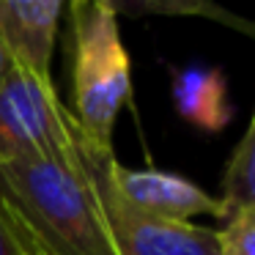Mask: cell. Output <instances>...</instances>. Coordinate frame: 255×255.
<instances>
[{
	"label": "cell",
	"instance_id": "cell-1",
	"mask_svg": "<svg viewBox=\"0 0 255 255\" xmlns=\"http://www.w3.org/2000/svg\"><path fill=\"white\" fill-rule=\"evenodd\" d=\"M91 165L28 159L0 165V211L25 228L47 255H121Z\"/></svg>",
	"mask_w": 255,
	"mask_h": 255
},
{
	"label": "cell",
	"instance_id": "cell-2",
	"mask_svg": "<svg viewBox=\"0 0 255 255\" xmlns=\"http://www.w3.org/2000/svg\"><path fill=\"white\" fill-rule=\"evenodd\" d=\"M72 113L102 145H113V127L132 96V63L118 17L102 0H69Z\"/></svg>",
	"mask_w": 255,
	"mask_h": 255
},
{
	"label": "cell",
	"instance_id": "cell-3",
	"mask_svg": "<svg viewBox=\"0 0 255 255\" xmlns=\"http://www.w3.org/2000/svg\"><path fill=\"white\" fill-rule=\"evenodd\" d=\"M107 151L113 145L96 143L80 127L52 77L17 63L0 77V165L28 159L91 165Z\"/></svg>",
	"mask_w": 255,
	"mask_h": 255
},
{
	"label": "cell",
	"instance_id": "cell-4",
	"mask_svg": "<svg viewBox=\"0 0 255 255\" xmlns=\"http://www.w3.org/2000/svg\"><path fill=\"white\" fill-rule=\"evenodd\" d=\"M116 154H110L96 170V189H99L105 214L110 220L121 255H220L217 231L195 222L162 220L127 206L107 181V167Z\"/></svg>",
	"mask_w": 255,
	"mask_h": 255
},
{
	"label": "cell",
	"instance_id": "cell-5",
	"mask_svg": "<svg viewBox=\"0 0 255 255\" xmlns=\"http://www.w3.org/2000/svg\"><path fill=\"white\" fill-rule=\"evenodd\" d=\"M107 181L124 203L143 214L178 222H192V217L225 220L222 203L214 195L203 192L195 181L176 176V173L151 170V167L132 170V167H124L118 159H113V165L107 167Z\"/></svg>",
	"mask_w": 255,
	"mask_h": 255
},
{
	"label": "cell",
	"instance_id": "cell-6",
	"mask_svg": "<svg viewBox=\"0 0 255 255\" xmlns=\"http://www.w3.org/2000/svg\"><path fill=\"white\" fill-rule=\"evenodd\" d=\"M69 0H0V39L8 58L41 77H52L58 22Z\"/></svg>",
	"mask_w": 255,
	"mask_h": 255
},
{
	"label": "cell",
	"instance_id": "cell-7",
	"mask_svg": "<svg viewBox=\"0 0 255 255\" xmlns=\"http://www.w3.org/2000/svg\"><path fill=\"white\" fill-rule=\"evenodd\" d=\"M173 105L200 132L217 134L233 121L228 83L220 66H184L173 72Z\"/></svg>",
	"mask_w": 255,
	"mask_h": 255
},
{
	"label": "cell",
	"instance_id": "cell-8",
	"mask_svg": "<svg viewBox=\"0 0 255 255\" xmlns=\"http://www.w3.org/2000/svg\"><path fill=\"white\" fill-rule=\"evenodd\" d=\"M116 17H200L211 19L217 25L236 30L244 36H255V28L250 19L233 14L217 0H102Z\"/></svg>",
	"mask_w": 255,
	"mask_h": 255
},
{
	"label": "cell",
	"instance_id": "cell-9",
	"mask_svg": "<svg viewBox=\"0 0 255 255\" xmlns=\"http://www.w3.org/2000/svg\"><path fill=\"white\" fill-rule=\"evenodd\" d=\"M220 184L222 192L217 200L222 203L225 217L239 209L255 206V121L247 124L236 148L231 151Z\"/></svg>",
	"mask_w": 255,
	"mask_h": 255
},
{
	"label": "cell",
	"instance_id": "cell-10",
	"mask_svg": "<svg viewBox=\"0 0 255 255\" xmlns=\"http://www.w3.org/2000/svg\"><path fill=\"white\" fill-rule=\"evenodd\" d=\"M220 255H255V206L225 217V228L217 231Z\"/></svg>",
	"mask_w": 255,
	"mask_h": 255
},
{
	"label": "cell",
	"instance_id": "cell-11",
	"mask_svg": "<svg viewBox=\"0 0 255 255\" xmlns=\"http://www.w3.org/2000/svg\"><path fill=\"white\" fill-rule=\"evenodd\" d=\"M3 220H6L8 231H11V239H14V244H17V253L19 255H47V250L41 247V244L36 242V239L30 236L19 222H14L8 214H3Z\"/></svg>",
	"mask_w": 255,
	"mask_h": 255
},
{
	"label": "cell",
	"instance_id": "cell-12",
	"mask_svg": "<svg viewBox=\"0 0 255 255\" xmlns=\"http://www.w3.org/2000/svg\"><path fill=\"white\" fill-rule=\"evenodd\" d=\"M0 255H19L17 244L11 239V231H8L6 220H3V211H0Z\"/></svg>",
	"mask_w": 255,
	"mask_h": 255
},
{
	"label": "cell",
	"instance_id": "cell-13",
	"mask_svg": "<svg viewBox=\"0 0 255 255\" xmlns=\"http://www.w3.org/2000/svg\"><path fill=\"white\" fill-rule=\"evenodd\" d=\"M11 69V58H8V50H6V44H3V39H0V77Z\"/></svg>",
	"mask_w": 255,
	"mask_h": 255
}]
</instances>
